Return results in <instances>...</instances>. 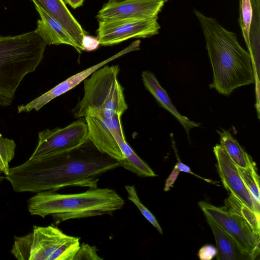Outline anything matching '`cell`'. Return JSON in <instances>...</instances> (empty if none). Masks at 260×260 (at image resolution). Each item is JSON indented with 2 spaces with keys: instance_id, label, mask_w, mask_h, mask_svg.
I'll return each instance as SVG.
<instances>
[{
  "instance_id": "cell-23",
  "label": "cell",
  "mask_w": 260,
  "mask_h": 260,
  "mask_svg": "<svg viewBox=\"0 0 260 260\" xmlns=\"http://www.w3.org/2000/svg\"><path fill=\"white\" fill-rule=\"evenodd\" d=\"M253 11L250 0L239 1V25L248 50L250 49L249 32Z\"/></svg>"
},
{
  "instance_id": "cell-12",
  "label": "cell",
  "mask_w": 260,
  "mask_h": 260,
  "mask_svg": "<svg viewBox=\"0 0 260 260\" xmlns=\"http://www.w3.org/2000/svg\"><path fill=\"white\" fill-rule=\"evenodd\" d=\"M213 152L217 160V168L226 189L241 203L259 214V204L253 199L244 183L237 166L220 144L216 145Z\"/></svg>"
},
{
  "instance_id": "cell-18",
  "label": "cell",
  "mask_w": 260,
  "mask_h": 260,
  "mask_svg": "<svg viewBox=\"0 0 260 260\" xmlns=\"http://www.w3.org/2000/svg\"><path fill=\"white\" fill-rule=\"evenodd\" d=\"M253 14L249 32L250 54L254 76V82H259V0H250Z\"/></svg>"
},
{
  "instance_id": "cell-8",
  "label": "cell",
  "mask_w": 260,
  "mask_h": 260,
  "mask_svg": "<svg viewBox=\"0 0 260 260\" xmlns=\"http://www.w3.org/2000/svg\"><path fill=\"white\" fill-rule=\"evenodd\" d=\"M88 141L85 120H77L62 128H47L39 132L38 145L30 157L70 152Z\"/></svg>"
},
{
  "instance_id": "cell-15",
  "label": "cell",
  "mask_w": 260,
  "mask_h": 260,
  "mask_svg": "<svg viewBox=\"0 0 260 260\" xmlns=\"http://www.w3.org/2000/svg\"><path fill=\"white\" fill-rule=\"evenodd\" d=\"M40 19L37 21L35 33L40 36L47 45L64 44L73 47L79 53L75 42L63 26L52 15L41 7L35 5Z\"/></svg>"
},
{
  "instance_id": "cell-25",
  "label": "cell",
  "mask_w": 260,
  "mask_h": 260,
  "mask_svg": "<svg viewBox=\"0 0 260 260\" xmlns=\"http://www.w3.org/2000/svg\"><path fill=\"white\" fill-rule=\"evenodd\" d=\"M125 188L128 194V199L137 207L143 216L162 235V231L159 224L152 213L141 202L135 186L126 185Z\"/></svg>"
},
{
  "instance_id": "cell-22",
  "label": "cell",
  "mask_w": 260,
  "mask_h": 260,
  "mask_svg": "<svg viewBox=\"0 0 260 260\" xmlns=\"http://www.w3.org/2000/svg\"><path fill=\"white\" fill-rule=\"evenodd\" d=\"M242 179L254 200L259 204V176L253 163L246 168L238 167Z\"/></svg>"
},
{
  "instance_id": "cell-19",
  "label": "cell",
  "mask_w": 260,
  "mask_h": 260,
  "mask_svg": "<svg viewBox=\"0 0 260 260\" xmlns=\"http://www.w3.org/2000/svg\"><path fill=\"white\" fill-rule=\"evenodd\" d=\"M204 215L215 239L217 249L216 259H236L237 247L233 240L209 216L206 214Z\"/></svg>"
},
{
  "instance_id": "cell-29",
  "label": "cell",
  "mask_w": 260,
  "mask_h": 260,
  "mask_svg": "<svg viewBox=\"0 0 260 260\" xmlns=\"http://www.w3.org/2000/svg\"><path fill=\"white\" fill-rule=\"evenodd\" d=\"M177 160H178V161H177V164H176L175 166L180 171H182V172H183L185 173L190 174L193 175V176H195L197 177L200 178V179H201L205 181H207L209 183H213L215 185H218V184H217V183L215 182H214L211 180L205 179L204 178H203V177L194 174V173H193L191 171V169L188 166H187L185 164L182 162L180 160V159H178V158H177Z\"/></svg>"
},
{
  "instance_id": "cell-24",
  "label": "cell",
  "mask_w": 260,
  "mask_h": 260,
  "mask_svg": "<svg viewBox=\"0 0 260 260\" xmlns=\"http://www.w3.org/2000/svg\"><path fill=\"white\" fill-rule=\"evenodd\" d=\"M16 145L13 140L4 138L0 134V173H9V162L15 155Z\"/></svg>"
},
{
  "instance_id": "cell-4",
  "label": "cell",
  "mask_w": 260,
  "mask_h": 260,
  "mask_svg": "<svg viewBox=\"0 0 260 260\" xmlns=\"http://www.w3.org/2000/svg\"><path fill=\"white\" fill-rule=\"evenodd\" d=\"M47 45L34 31L0 35V106L10 105L24 77L41 63Z\"/></svg>"
},
{
  "instance_id": "cell-10",
  "label": "cell",
  "mask_w": 260,
  "mask_h": 260,
  "mask_svg": "<svg viewBox=\"0 0 260 260\" xmlns=\"http://www.w3.org/2000/svg\"><path fill=\"white\" fill-rule=\"evenodd\" d=\"M121 117L99 118L87 115L85 117L88 140L100 152L120 161L124 156L116 139V134L124 133Z\"/></svg>"
},
{
  "instance_id": "cell-20",
  "label": "cell",
  "mask_w": 260,
  "mask_h": 260,
  "mask_svg": "<svg viewBox=\"0 0 260 260\" xmlns=\"http://www.w3.org/2000/svg\"><path fill=\"white\" fill-rule=\"evenodd\" d=\"M217 132L220 136V144L238 167L246 168L254 163L251 157L229 131L221 128V131L217 130Z\"/></svg>"
},
{
  "instance_id": "cell-30",
  "label": "cell",
  "mask_w": 260,
  "mask_h": 260,
  "mask_svg": "<svg viewBox=\"0 0 260 260\" xmlns=\"http://www.w3.org/2000/svg\"><path fill=\"white\" fill-rule=\"evenodd\" d=\"M180 172L179 170L175 166L172 173L166 180L164 188V190L165 191L169 190L170 188L173 186V184L176 181Z\"/></svg>"
},
{
  "instance_id": "cell-33",
  "label": "cell",
  "mask_w": 260,
  "mask_h": 260,
  "mask_svg": "<svg viewBox=\"0 0 260 260\" xmlns=\"http://www.w3.org/2000/svg\"><path fill=\"white\" fill-rule=\"evenodd\" d=\"M3 177H2V176L0 175V180H2V179H3Z\"/></svg>"
},
{
  "instance_id": "cell-16",
  "label": "cell",
  "mask_w": 260,
  "mask_h": 260,
  "mask_svg": "<svg viewBox=\"0 0 260 260\" xmlns=\"http://www.w3.org/2000/svg\"><path fill=\"white\" fill-rule=\"evenodd\" d=\"M143 84L147 90L152 95L157 103L165 110L171 113L184 128L188 137L190 130L200 126V123L190 120L182 115L172 103L166 91L162 87L154 74L144 71L142 73Z\"/></svg>"
},
{
  "instance_id": "cell-28",
  "label": "cell",
  "mask_w": 260,
  "mask_h": 260,
  "mask_svg": "<svg viewBox=\"0 0 260 260\" xmlns=\"http://www.w3.org/2000/svg\"><path fill=\"white\" fill-rule=\"evenodd\" d=\"M82 46L84 50L92 51L96 49L100 45L97 38L92 36L85 35L82 39Z\"/></svg>"
},
{
  "instance_id": "cell-6",
  "label": "cell",
  "mask_w": 260,
  "mask_h": 260,
  "mask_svg": "<svg viewBox=\"0 0 260 260\" xmlns=\"http://www.w3.org/2000/svg\"><path fill=\"white\" fill-rule=\"evenodd\" d=\"M80 245L79 238L57 227L34 226L28 234L14 237L11 252L19 260H73Z\"/></svg>"
},
{
  "instance_id": "cell-2",
  "label": "cell",
  "mask_w": 260,
  "mask_h": 260,
  "mask_svg": "<svg viewBox=\"0 0 260 260\" xmlns=\"http://www.w3.org/2000/svg\"><path fill=\"white\" fill-rule=\"evenodd\" d=\"M204 35L213 70L210 88L229 96L236 88L254 83L251 59L240 45L237 35L223 27L215 19L194 10Z\"/></svg>"
},
{
  "instance_id": "cell-1",
  "label": "cell",
  "mask_w": 260,
  "mask_h": 260,
  "mask_svg": "<svg viewBox=\"0 0 260 260\" xmlns=\"http://www.w3.org/2000/svg\"><path fill=\"white\" fill-rule=\"evenodd\" d=\"M120 167V161L102 153L88 141L70 152L30 157L10 168L4 178L17 192L55 191L69 186L96 188L101 175Z\"/></svg>"
},
{
  "instance_id": "cell-3",
  "label": "cell",
  "mask_w": 260,
  "mask_h": 260,
  "mask_svg": "<svg viewBox=\"0 0 260 260\" xmlns=\"http://www.w3.org/2000/svg\"><path fill=\"white\" fill-rule=\"evenodd\" d=\"M124 200L109 188H89L85 192L60 194L48 190L37 192L28 201L32 215H51L56 224L72 219L101 216L121 209Z\"/></svg>"
},
{
  "instance_id": "cell-17",
  "label": "cell",
  "mask_w": 260,
  "mask_h": 260,
  "mask_svg": "<svg viewBox=\"0 0 260 260\" xmlns=\"http://www.w3.org/2000/svg\"><path fill=\"white\" fill-rule=\"evenodd\" d=\"M115 137L124 156V159L120 161L121 167L140 177L156 176L150 167L127 144L124 133L117 132Z\"/></svg>"
},
{
  "instance_id": "cell-26",
  "label": "cell",
  "mask_w": 260,
  "mask_h": 260,
  "mask_svg": "<svg viewBox=\"0 0 260 260\" xmlns=\"http://www.w3.org/2000/svg\"><path fill=\"white\" fill-rule=\"evenodd\" d=\"M95 246L82 243L80 244L73 260H103V258L99 256Z\"/></svg>"
},
{
  "instance_id": "cell-5",
  "label": "cell",
  "mask_w": 260,
  "mask_h": 260,
  "mask_svg": "<svg viewBox=\"0 0 260 260\" xmlns=\"http://www.w3.org/2000/svg\"><path fill=\"white\" fill-rule=\"evenodd\" d=\"M119 71L118 65H104L84 80L83 96L73 110L76 118L122 116L128 106L117 79Z\"/></svg>"
},
{
  "instance_id": "cell-7",
  "label": "cell",
  "mask_w": 260,
  "mask_h": 260,
  "mask_svg": "<svg viewBox=\"0 0 260 260\" xmlns=\"http://www.w3.org/2000/svg\"><path fill=\"white\" fill-rule=\"evenodd\" d=\"M198 205L204 214L209 216L234 242L243 255L254 259L259 253V236L239 214L226 206L218 207L200 201Z\"/></svg>"
},
{
  "instance_id": "cell-13",
  "label": "cell",
  "mask_w": 260,
  "mask_h": 260,
  "mask_svg": "<svg viewBox=\"0 0 260 260\" xmlns=\"http://www.w3.org/2000/svg\"><path fill=\"white\" fill-rule=\"evenodd\" d=\"M164 3L155 0H130L105 4L99 11V21L158 17Z\"/></svg>"
},
{
  "instance_id": "cell-21",
  "label": "cell",
  "mask_w": 260,
  "mask_h": 260,
  "mask_svg": "<svg viewBox=\"0 0 260 260\" xmlns=\"http://www.w3.org/2000/svg\"><path fill=\"white\" fill-rule=\"evenodd\" d=\"M225 206L239 214L247 221L253 233L259 236V214L249 209L232 194L225 200Z\"/></svg>"
},
{
  "instance_id": "cell-14",
  "label": "cell",
  "mask_w": 260,
  "mask_h": 260,
  "mask_svg": "<svg viewBox=\"0 0 260 260\" xmlns=\"http://www.w3.org/2000/svg\"><path fill=\"white\" fill-rule=\"evenodd\" d=\"M53 17L66 29L77 44L81 53L84 50L82 39L87 32L68 9L63 0H31Z\"/></svg>"
},
{
  "instance_id": "cell-32",
  "label": "cell",
  "mask_w": 260,
  "mask_h": 260,
  "mask_svg": "<svg viewBox=\"0 0 260 260\" xmlns=\"http://www.w3.org/2000/svg\"><path fill=\"white\" fill-rule=\"evenodd\" d=\"M130 1V0H109L107 3H119L124 1ZM158 1H161L164 2V3L167 2L169 0H155Z\"/></svg>"
},
{
  "instance_id": "cell-31",
  "label": "cell",
  "mask_w": 260,
  "mask_h": 260,
  "mask_svg": "<svg viewBox=\"0 0 260 260\" xmlns=\"http://www.w3.org/2000/svg\"><path fill=\"white\" fill-rule=\"evenodd\" d=\"M66 4L73 9H77L83 5L84 0H63Z\"/></svg>"
},
{
  "instance_id": "cell-11",
  "label": "cell",
  "mask_w": 260,
  "mask_h": 260,
  "mask_svg": "<svg viewBox=\"0 0 260 260\" xmlns=\"http://www.w3.org/2000/svg\"><path fill=\"white\" fill-rule=\"evenodd\" d=\"M140 43V40L134 42L110 57L70 77L29 103L18 106V112H29L33 110L38 111L52 100L75 88L97 69L126 53L139 50Z\"/></svg>"
},
{
  "instance_id": "cell-27",
  "label": "cell",
  "mask_w": 260,
  "mask_h": 260,
  "mask_svg": "<svg viewBox=\"0 0 260 260\" xmlns=\"http://www.w3.org/2000/svg\"><path fill=\"white\" fill-rule=\"evenodd\" d=\"M217 249L211 245H205L199 251L198 256L201 260H211L217 255Z\"/></svg>"
},
{
  "instance_id": "cell-9",
  "label": "cell",
  "mask_w": 260,
  "mask_h": 260,
  "mask_svg": "<svg viewBox=\"0 0 260 260\" xmlns=\"http://www.w3.org/2000/svg\"><path fill=\"white\" fill-rule=\"evenodd\" d=\"M158 17L99 21L96 30L100 45L112 46L131 38H145L159 32Z\"/></svg>"
}]
</instances>
